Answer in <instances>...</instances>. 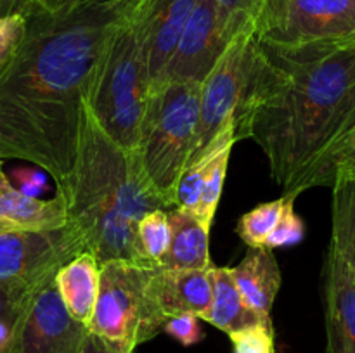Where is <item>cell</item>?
Returning a JSON list of instances; mask_svg holds the SVG:
<instances>
[{
	"label": "cell",
	"instance_id": "obj_24",
	"mask_svg": "<svg viewBox=\"0 0 355 353\" xmlns=\"http://www.w3.org/2000/svg\"><path fill=\"white\" fill-rule=\"evenodd\" d=\"M338 170H355V137L331 152L321 165L315 166L314 172L307 176L302 185V192L318 185L331 187L333 176Z\"/></svg>",
	"mask_w": 355,
	"mask_h": 353
},
{
	"label": "cell",
	"instance_id": "obj_8",
	"mask_svg": "<svg viewBox=\"0 0 355 353\" xmlns=\"http://www.w3.org/2000/svg\"><path fill=\"white\" fill-rule=\"evenodd\" d=\"M255 55L257 37L250 26L229 44L220 61L201 83L200 121L189 165L210 152L229 132H236L248 99Z\"/></svg>",
	"mask_w": 355,
	"mask_h": 353
},
{
	"label": "cell",
	"instance_id": "obj_31",
	"mask_svg": "<svg viewBox=\"0 0 355 353\" xmlns=\"http://www.w3.org/2000/svg\"><path fill=\"white\" fill-rule=\"evenodd\" d=\"M28 303H30V300H28ZM28 303L0 317V353H16L21 324H23Z\"/></svg>",
	"mask_w": 355,
	"mask_h": 353
},
{
	"label": "cell",
	"instance_id": "obj_12",
	"mask_svg": "<svg viewBox=\"0 0 355 353\" xmlns=\"http://www.w3.org/2000/svg\"><path fill=\"white\" fill-rule=\"evenodd\" d=\"M78 256L68 227L55 230H16L0 234V279L44 284Z\"/></svg>",
	"mask_w": 355,
	"mask_h": 353
},
{
	"label": "cell",
	"instance_id": "obj_25",
	"mask_svg": "<svg viewBox=\"0 0 355 353\" xmlns=\"http://www.w3.org/2000/svg\"><path fill=\"white\" fill-rule=\"evenodd\" d=\"M232 353H276L274 325L257 322L229 334Z\"/></svg>",
	"mask_w": 355,
	"mask_h": 353
},
{
	"label": "cell",
	"instance_id": "obj_15",
	"mask_svg": "<svg viewBox=\"0 0 355 353\" xmlns=\"http://www.w3.org/2000/svg\"><path fill=\"white\" fill-rule=\"evenodd\" d=\"M211 269V266H210ZM208 270H172L158 266L155 291L166 317L191 314L205 318L211 307V275Z\"/></svg>",
	"mask_w": 355,
	"mask_h": 353
},
{
	"label": "cell",
	"instance_id": "obj_29",
	"mask_svg": "<svg viewBox=\"0 0 355 353\" xmlns=\"http://www.w3.org/2000/svg\"><path fill=\"white\" fill-rule=\"evenodd\" d=\"M163 332L172 336L175 341H179L182 346H193L203 339V331L200 325V317L191 314L175 315L170 317L163 325Z\"/></svg>",
	"mask_w": 355,
	"mask_h": 353
},
{
	"label": "cell",
	"instance_id": "obj_37",
	"mask_svg": "<svg viewBox=\"0 0 355 353\" xmlns=\"http://www.w3.org/2000/svg\"><path fill=\"white\" fill-rule=\"evenodd\" d=\"M9 230H16V227L10 224H6V221H0V234H2V232H9Z\"/></svg>",
	"mask_w": 355,
	"mask_h": 353
},
{
	"label": "cell",
	"instance_id": "obj_13",
	"mask_svg": "<svg viewBox=\"0 0 355 353\" xmlns=\"http://www.w3.org/2000/svg\"><path fill=\"white\" fill-rule=\"evenodd\" d=\"M200 0H135L128 19L148 71L149 90L163 78L182 31Z\"/></svg>",
	"mask_w": 355,
	"mask_h": 353
},
{
	"label": "cell",
	"instance_id": "obj_34",
	"mask_svg": "<svg viewBox=\"0 0 355 353\" xmlns=\"http://www.w3.org/2000/svg\"><path fill=\"white\" fill-rule=\"evenodd\" d=\"M28 10L37 9L44 10V12H59V10L69 9L78 3L89 2V0H26Z\"/></svg>",
	"mask_w": 355,
	"mask_h": 353
},
{
	"label": "cell",
	"instance_id": "obj_35",
	"mask_svg": "<svg viewBox=\"0 0 355 353\" xmlns=\"http://www.w3.org/2000/svg\"><path fill=\"white\" fill-rule=\"evenodd\" d=\"M28 10L26 0H0V17H9L14 14H24Z\"/></svg>",
	"mask_w": 355,
	"mask_h": 353
},
{
	"label": "cell",
	"instance_id": "obj_26",
	"mask_svg": "<svg viewBox=\"0 0 355 353\" xmlns=\"http://www.w3.org/2000/svg\"><path fill=\"white\" fill-rule=\"evenodd\" d=\"M295 197L288 196L286 204H284L283 215H281L279 221L276 224L274 230L267 237L266 246L270 249L277 248H288V246H295L304 239L305 235V224L302 220L300 215L295 211Z\"/></svg>",
	"mask_w": 355,
	"mask_h": 353
},
{
	"label": "cell",
	"instance_id": "obj_1",
	"mask_svg": "<svg viewBox=\"0 0 355 353\" xmlns=\"http://www.w3.org/2000/svg\"><path fill=\"white\" fill-rule=\"evenodd\" d=\"M135 0H89L24 12L23 40L0 73V159H19L68 187L83 106L111 37Z\"/></svg>",
	"mask_w": 355,
	"mask_h": 353
},
{
	"label": "cell",
	"instance_id": "obj_2",
	"mask_svg": "<svg viewBox=\"0 0 355 353\" xmlns=\"http://www.w3.org/2000/svg\"><path fill=\"white\" fill-rule=\"evenodd\" d=\"M355 87V42L277 47L257 38L248 99L236 138H252L284 194L298 187L331 142Z\"/></svg>",
	"mask_w": 355,
	"mask_h": 353
},
{
	"label": "cell",
	"instance_id": "obj_36",
	"mask_svg": "<svg viewBox=\"0 0 355 353\" xmlns=\"http://www.w3.org/2000/svg\"><path fill=\"white\" fill-rule=\"evenodd\" d=\"M82 353H110L106 350V346L103 345V343L99 341V339L96 338V336H90V339H89V343H87V346H85V350H83Z\"/></svg>",
	"mask_w": 355,
	"mask_h": 353
},
{
	"label": "cell",
	"instance_id": "obj_28",
	"mask_svg": "<svg viewBox=\"0 0 355 353\" xmlns=\"http://www.w3.org/2000/svg\"><path fill=\"white\" fill-rule=\"evenodd\" d=\"M24 28H26L24 14H14V16L3 17L2 23H0V73L9 64L14 52L19 47L21 40H23Z\"/></svg>",
	"mask_w": 355,
	"mask_h": 353
},
{
	"label": "cell",
	"instance_id": "obj_21",
	"mask_svg": "<svg viewBox=\"0 0 355 353\" xmlns=\"http://www.w3.org/2000/svg\"><path fill=\"white\" fill-rule=\"evenodd\" d=\"M137 239L144 258L151 265L162 266L163 258L168 253L172 242L168 211L165 208L153 210L141 218L137 225Z\"/></svg>",
	"mask_w": 355,
	"mask_h": 353
},
{
	"label": "cell",
	"instance_id": "obj_19",
	"mask_svg": "<svg viewBox=\"0 0 355 353\" xmlns=\"http://www.w3.org/2000/svg\"><path fill=\"white\" fill-rule=\"evenodd\" d=\"M210 275L211 307L203 320L210 322L211 325L227 334L257 324V322H262L245 303L227 266L211 265Z\"/></svg>",
	"mask_w": 355,
	"mask_h": 353
},
{
	"label": "cell",
	"instance_id": "obj_18",
	"mask_svg": "<svg viewBox=\"0 0 355 353\" xmlns=\"http://www.w3.org/2000/svg\"><path fill=\"white\" fill-rule=\"evenodd\" d=\"M101 270L103 265L96 256L82 253L64 263L54 277L69 314L85 325H90L96 311L101 291Z\"/></svg>",
	"mask_w": 355,
	"mask_h": 353
},
{
	"label": "cell",
	"instance_id": "obj_23",
	"mask_svg": "<svg viewBox=\"0 0 355 353\" xmlns=\"http://www.w3.org/2000/svg\"><path fill=\"white\" fill-rule=\"evenodd\" d=\"M232 145L234 144L224 145V147L214 156V159H211L210 166H208L207 170V175H205L200 208H198V217H200L208 227H211V221H214L215 213H217L218 203H220L225 176H227V166L229 159H231Z\"/></svg>",
	"mask_w": 355,
	"mask_h": 353
},
{
	"label": "cell",
	"instance_id": "obj_20",
	"mask_svg": "<svg viewBox=\"0 0 355 353\" xmlns=\"http://www.w3.org/2000/svg\"><path fill=\"white\" fill-rule=\"evenodd\" d=\"M288 196L283 194L281 197L267 203H260L253 210L246 211L238 221L236 232L241 237L248 248H263L267 242V237L274 230L276 224L279 221L283 215L284 204H286Z\"/></svg>",
	"mask_w": 355,
	"mask_h": 353
},
{
	"label": "cell",
	"instance_id": "obj_38",
	"mask_svg": "<svg viewBox=\"0 0 355 353\" xmlns=\"http://www.w3.org/2000/svg\"><path fill=\"white\" fill-rule=\"evenodd\" d=\"M0 23H2V17H0Z\"/></svg>",
	"mask_w": 355,
	"mask_h": 353
},
{
	"label": "cell",
	"instance_id": "obj_33",
	"mask_svg": "<svg viewBox=\"0 0 355 353\" xmlns=\"http://www.w3.org/2000/svg\"><path fill=\"white\" fill-rule=\"evenodd\" d=\"M47 173H42L38 170L31 168H16L12 176H9L10 182L31 197H40V194L47 189Z\"/></svg>",
	"mask_w": 355,
	"mask_h": 353
},
{
	"label": "cell",
	"instance_id": "obj_10",
	"mask_svg": "<svg viewBox=\"0 0 355 353\" xmlns=\"http://www.w3.org/2000/svg\"><path fill=\"white\" fill-rule=\"evenodd\" d=\"M241 31L225 16L217 0H200L158 85L166 82L203 83Z\"/></svg>",
	"mask_w": 355,
	"mask_h": 353
},
{
	"label": "cell",
	"instance_id": "obj_27",
	"mask_svg": "<svg viewBox=\"0 0 355 353\" xmlns=\"http://www.w3.org/2000/svg\"><path fill=\"white\" fill-rule=\"evenodd\" d=\"M352 137H355V87H354L352 93H350L349 100H347L345 107H343L342 118H340L338 127H336L335 134H333L331 142H329V145H328V147H326V151L321 154V158H319L318 161H315V165L312 166L311 172L307 173V176L311 175L312 172H314L315 166L321 165V163L324 161V159L328 158L329 154H331V152H335L336 149L342 147V145L345 144L347 141H350V138H352ZM307 176H305V179L302 180V183H300V187H298V192L297 194H302V185H304V182H305V180H307Z\"/></svg>",
	"mask_w": 355,
	"mask_h": 353
},
{
	"label": "cell",
	"instance_id": "obj_17",
	"mask_svg": "<svg viewBox=\"0 0 355 353\" xmlns=\"http://www.w3.org/2000/svg\"><path fill=\"white\" fill-rule=\"evenodd\" d=\"M172 242L163 258V269L208 270L210 258V227L198 215L180 208H168Z\"/></svg>",
	"mask_w": 355,
	"mask_h": 353
},
{
	"label": "cell",
	"instance_id": "obj_22",
	"mask_svg": "<svg viewBox=\"0 0 355 353\" xmlns=\"http://www.w3.org/2000/svg\"><path fill=\"white\" fill-rule=\"evenodd\" d=\"M238 138H236V132H229L210 152L203 156L198 161L191 163L182 173V179H180L179 187H177L175 192V204L173 208H180V210L191 211V213L198 215V208H200L201 201V190H203V182L205 175H207V170L210 166L214 156L220 151L224 145L227 144H236Z\"/></svg>",
	"mask_w": 355,
	"mask_h": 353
},
{
	"label": "cell",
	"instance_id": "obj_16",
	"mask_svg": "<svg viewBox=\"0 0 355 353\" xmlns=\"http://www.w3.org/2000/svg\"><path fill=\"white\" fill-rule=\"evenodd\" d=\"M0 221L26 230H55L66 227V208L61 197H31L21 192L3 170L0 159Z\"/></svg>",
	"mask_w": 355,
	"mask_h": 353
},
{
	"label": "cell",
	"instance_id": "obj_30",
	"mask_svg": "<svg viewBox=\"0 0 355 353\" xmlns=\"http://www.w3.org/2000/svg\"><path fill=\"white\" fill-rule=\"evenodd\" d=\"M40 284H30L16 279H0V317L28 303Z\"/></svg>",
	"mask_w": 355,
	"mask_h": 353
},
{
	"label": "cell",
	"instance_id": "obj_32",
	"mask_svg": "<svg viewBox=\"0 0 355 353\" xmlns=\"http://www.w3.org/2000/svg\"><path fill=\"white\" fill-rule=\"evenodd\" d=\"M217 3L238 30H245L253 26L260 0H217Z\"/></svg>",
	"mask_w": 355,
	"mask_h": 353
},
{
	"label": "cell",
	"instance_id": "obj_11",
	"mask_svg": "<svg viewBox=\"0 0 355 353\" xmlns=\"http://www.w3.org/2000/svg\"><path fill=\"white\" fill-rule=\"evenodd\" d=\"M90 336L89 325L69 314L55 280L51 279L31 294L16 353H82Z\"/></svg>",
	"mask_w": 355,
	"mask_h": 353
},
{
	"label": "cell",
	"instance_id": "obj_7",
	"mask_svg": "<svg viewBox=\"0 0 355 353\" xmlns=\"http://www.w3.org/2000/svg\"><path fill=\"white\" fill-rule=\"evenodd\" d=\"M331 189V239L324 266L328 353H355V170H338Z\"/></svg>",
	"mask_w": 355,
	"mask_h": 353
},
{
	"label": "cell",
	"instance_id": "obj_6",
	"mask_svg": "<svg viewBox=\"0 0 355 353\" xmlns=\"http://www.w3.org/2000/svg\"><path fill=\"white\" fill-rule=\"evenodd\" d=\"M158 266L113 260L101 270V291L89 329L110 353H134L163 332L168 320L158 303Z\"/></svg>",
	"mask_w": 355,
	"mask_h": 353
},
{
	"label": "cell",
	"instance_id": "obj_5",
	"mask_svg": "<svg viewBox=\"0 0 355 353\" xmlns=\"http://www.w3.org/2000/svg\"><path fill=\"white\" fill-rule=\"evenodd\" d=\"M128 14L130 10L97 66L87 104L104 132L125 151L134 152L148 107L149 80Z\"/></svg>",
	"mask_w": 355,
	"mask_h": 353
},
{
	"label": "cell",
	"instance_id": "obj_3",
	"mask_svg": "<svg viewBox=\"0 0 355 353\" xmlns=\"http://www.w3.org/2000/svg\"><path fill=\"white\" fill-rule=\"evenodd\" d=\"M55 196L64 203L78 255L90 253L101 265L113 260L151 265L139 246L137 225L149 211L168 208L146 183L134 152L104 132L87 100L75 170Z\"/></svg>",
	"mask_w": 355,
	"mask_h": 353
},
{
	"label": "cell",
	"instance_id": "obj_14",
	"mask_svg": "<svg viewBox=\"0 0 355 353\" xmlns=\"http://www.w3.org/2000/svg\"><path fill=\"white\" fill-rule=\"evenodd\" d=\"M229 270L243 300L253 314L263 324H272L270 310L281 287V270L274 249L267 246L248 248L245 258Z\"/></svg>",
	"mask_w": 355,
	"mask_h": 353
},
{
	"label": "cell",
	"instance_id": "obj_4",
	"mask_svg": "<svg viewBox=\"0 0 355 353\" xmlns=\"http://www.w3.org/2000/svg\"><path fill=\"white\" fill-rule=\"evenodd\" d=\"M201 83L166 82L149 90L135 163L153 192L173 208L200 121Z\"/></svg>",
	"mask_w": 355,
	"mask_h": 353
},
{
	"label": "cell",
	"instance_id": "obj_9",
	"mask_svg": "<svg viewBox=\"0 0 355 353\" xmlns=\"http://www.w3.org/2000/svg\"><path fill=\"white\" fill-rule=\"evenodd\" d=\"M253 30L277 47L355 42V0H260Z\"/></svg>",
	"mask_w": 355,
	"mask_h": 353
}]
</instances>
